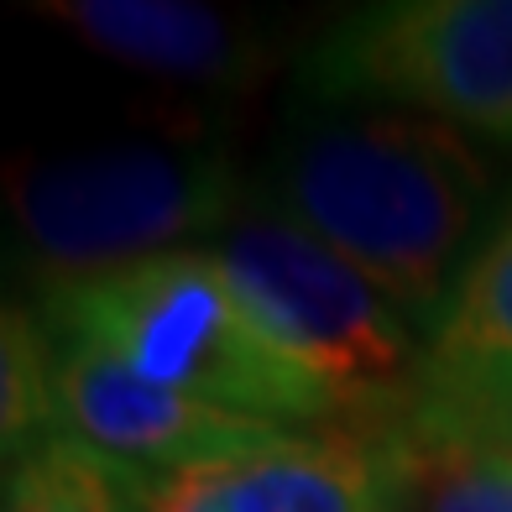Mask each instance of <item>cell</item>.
I'll use <instances>...</instances> for the list:
<instances>
[{"label": "cell", "instance_id": "cell-1", "mask_svg": "<svg viewBox=\"0 0 512 512\" xmlns=\"http://www.w3.org/2000/svg\"><path fill=\"white\" fill-rule=\"evenodd\" d=\"M251 209L324 241L434 335L512 209V152L418 110L288 95Z\"/></svg>", "mask_w": 512, "mask_h": 512}, {"label": "cell", "instance_id": "cell-2", "mask_svg": "<svg viewBox=\"0 0 512 512\" xmlns=\"http://www.w3.org/2000/svg\"><path fill=\"white\" fill-rule=\"evenodd\" d=\"M32 314L183 398L288 429L335 424L330 403L256 330L246 298L209 246L32 288Z\"/></svg>", "mask_w": 512, "mask_h": 512}, {"label": "cell", "instance_id": "cell-3", "mask_svg": "<svg viewBox=\"0 0 512 512\" xmlns=\"http://www.w3.org/2000/svg\"><path fill=\"white\" fill-rule=\"evenodd\" d=\"M209 251L256 330L330 403L335 424H408L424 398L429 335L366 272L251 204Z\"/></svg>", "mask_w": 512, "mask_h": 512}, {"label": "cell", "instance_id": "cell-4", "mask_svg": "<svg viewBox=\"0 0 512 512\" xmlns=\"http://www.w3.org/2000/svg\"><path fill=\"white\" fill-rule=\"evenodd\" d=\"M251 204V173L225 147H95L37 162L11 189V267L32 288L100 277L199 236H225Z\"/></svg>", "mask_w": 512, "mask_h": 512}, {"label": "cell", "instance_id": "cell-5", "mask_svg": "<svg viewBox=\"0 0 512 512\" xmlns=\"http://www.w3.org/2000/svg\"><path fill=\"white\" fill-rule=\"evenodd\" d=\"M293 95L418 110L512 152V0H377L340 11Z\"/></svg>", "mask_w": 512, "mask_h": 512}, {"label": "cell", "instance_id": "cell-6", "mask_svg": "<svg viewBox=\"0 0 512 512\" xmlns=\"http://www.w3.org/2000/svg\"><path fill=\"white\" fill-rule=\"evenodd\" d=\"M48 351H53L63 429L115 460L142 465L152 476L189 471V465L251 460L293 434L288 424H267V418L230 413L215 403L183 398L173 387H157L142 371H131L126 361H115L110 351L79 335L48 330Z\"/></svg>", "mask_w": 512, "mask_h": 512}, {"label": "cell", "instance_id": "cell-7", "mask_svg": "<svg viewBox=\"0 0 512 512\" xmlns=\"http://www.w3.org/2000/svg\"><path fill=\"white\" fill-rule=\"evenodd\" d=\"M424 450L408 424L293 429L283 445L225 465V512H408Z\"/></svg>", "mask_w": 512, "mask_h": 512}, {"label": "cell", "instance_id": "cell-8", "mask_svg": "<svg viewBox=\"0 0 512 512\" xmlns=\"http://www.w3.org/2000/svg\"><path fill=\"white\" fill-rule=\"evenodd\" d=\"M42 11L95 53L173 84L246 89L277 63V37L262 21L199 0H58Z\"/></svg>", "mask_w": 512, "mask_h": 512}, {"label": "cell", "instance_id": "cell-9", "mask_svg": "<svg viewBox=\"0 0 512 512\" xmlns=\"http://www.w3.org/2000/svg\"><path fill=\"white\" fill-rule=\"evenodd\" d=\"M512 377V209L465 272L445 319L429 335L424 403L471 398Z\"/></svg>", "mask_w": 512, "mask_h": 512}, {"label": "cell", "instance_id": "cell-10", "mask_svg": "<svg viewBox=\"0 0 512 512\" xmlns=\"http://www.w3.org/2000/svg\"><path fill=\"white\" fill-rule=\"evenodd\" d=\"M0 512H152V471L58 434L6 465Z\"/></svg>", "mask_w": 512, "mask_h": 512}, {"label": "cell", "instance_id": "cell-11", "mask_svg": "<svg viewBox=\"0 0 512 512\" xmlns=\"http://www.w3.org/2000/svg\"><path fill=\"white\" fill-rule=\"evenodd\" d=\"M58 434L68 429L58 413L48 330L32 309L6 304V319H0V450H6V465L53 445Z\"/></svg>", "mask_w": 512, "mask_h": 512}, {"label": "cell", "instance_id": "cell-12", "mask_svg": "<svg viewBox=\"0 0 512 512\" xmlns=\"http://www.w3.org/2000/svg\"><path fill=\"white\" fill-rule=\"evenodd\" d=\"M408 512H512V455L424 450Z\"/></svg>", "mask_w": 512, "mask_h": 512}, {"label": "cell", "instance_id": "cell-13", "mask_svg": "<svg viewBox=\"0 0 512 512\" xmlns=\"http://www.w3.org/2000/svg\"><path fill=\"white\" fill-rule=\"evenodd\" d=\"M408 434L424 450H476V455H512V377L450 403L413 408Z\"/></svg>", "mask_w": 512, "mask_h": 512}, {"label": "cell", "instance_id": "cell-14", "mask_svg": "<svg viewBox=\"0 0 512 512\" xmlns=\"http://www.w3.org/2000/svg\"><path fill=\"white\" fill-rule=\"evenodd\" d=\"M225 465L230 460L152 476V512H225Z\"/></svg>", "mask_w": 512, "mask_h": 512}]
</instances>
